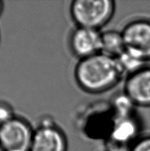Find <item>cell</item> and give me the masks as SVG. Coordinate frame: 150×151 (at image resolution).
Returning a JSON list of instances; mask_svg holds the SVG:
<instances>
[{
    "label": "cell",
    "instance_id": "obj_1",
    "mask_svg": "<svg viewBox=\"0 0 150 151\" xmlns=\"http://www.w3.org/2000/svg\"><path fill=\"white\" fill-rule=\"evenodd\" d=\"M123 74L116 58L99 52L80 59L74 75L83 90L97 93L112 88L119 82Z\"/></svg>",
    "mask_w": 150,
    "mask_h": 151
},
{
    "label": "cell",
    "instance_id": "obj_2",
    "mask_svg": "<svg viewBox=\"0 0 150 151\" xmlns=\"http://www.w3.org/2000/svg\"><path fill=\"white\" fill-rule=\"evenodd\" d=\"M114 11L112 0H74L70 5L71 18L78 27L97 30L111 19Z\"/></svg>",
    "mask_w": 150,
    "mask_h": 151
},
{
    "label": "cell",
    "instance_id": "obj_3",
    "mask_svg": "<svg viewBox=\"0 0 150 151\" xmlns=\"http://www.w3.org/2000/svg\"><path fill=\"white\" fill-rule=\"evenodd\" d=\"M33 134L30 124L15 116L0 125V145L5 151H30Z\"/></svg>",
    "mask_w": 150,
    "mask_h": 151
},
{
    "label": "cell",
    "instance_id": "obj_4",
    "mask_svg": "<svg viewBox=\"0 0 150 151\" xmlns=\"http://www.w3.org/2000/svg\"><path fill=\"white\" fill-rule=\"evenodd\" d=\"M121 33L127 52L145 62L150 60L149 21H132L124 27Z\"/></svg>",
    "mask_w": 150,
    "mask_h": 151
},
{
    "label": "cell",
    "instance_id": "obj_5",
    "mask_svg": "<svg viewBox=\"0 0 150 151\" xmlns=\"http://www.w3.org/2000/svg\"><path fill=\"white\" fill-rule=\"evenodd\" d=\"M68 143L60 129L44 123L34 131L30 151H67Z\"/></svg>",
    "mask_w": 150,
    "mask_h": 151
},
{
    "label": "cell",
    "instance_id": "obj_6",
    "mask_svg": "<svg viewBox=\"0 0 150 151\" xmlns=\"http://www.w3.org/2000/svg\"><path fill=\"white\" fill-rule=\"evenodd\" d=\"M101 34L97 29L77 27L69 39L72 52L80 59L101 52Z\"/></svg>",
    "mask_w": 150,
    "mask_h": 151
},
{
    "label": "cell",
    "instance_id": "obj_7",
    "mask_svg": "<svg viewBox=\"0 0 150 151\" xmlns=\"http://www.w3.org/2000/svg\"><path fill=\"white\" fill-rule=\"evenodd\" d=\"M135 106L150 107V67H144L128 76L124 92Z\"/></svg>",
    "mask_w": 150,
    "mask_h": 151
},
{
    "label": "cell",
    "instance_id": "obj_8",
    "mask_svg": "<svg viewBox=\"0 0 150 151\" xmlns=\"http://www.w3.org/2000/svg\"><path fill=\"white\" fill-rule=\"evenodd\" d=\"M138 125L132 116L118 119V122L112 132V141L120 148L129 147L133 145L137 138Z\"/></svg>",
    "mask_w": 150,
    "mask_h": 151
},
{
    "label": "cell",
    "instance_id": "obj_9",
    "mask_svg": "<svg viewBox=\"0 0 150 151\" xmlns=\"http://www.w3.org/2000/svg\"><path fill=\"white\" fill-rule=\"evenodd\" d=\"M125 50L121 32L111 30L101 34V52L113 58H118Z\"/></svg>",
    "mask_w": 150,
    "mask_h": 151
},
{
    "label": "cell",
    "instance_id": "obj_10",
    "mask_svg": "<svg viewBox=\"0 0 150 151\" xmlns=\"http://www.w3.org/2000/svg\"><path fill=\"white\" fill-rule=\"evenodd\" d=\"M116 59L123 72L128 73V75L145 67L144 64L146 63L131 55L126 50Z\"/></svg>",
    "mask_w": 150,
    "mask_h": 151
},
{
    "label": "cell",
    "instance_id": "obj_11",
    "mask_svg": "<svg viewBox=\"0 0 150 151\" xmlns=\"http://www.w3.org/2000/svg\"><path fill=\"white\" fill-rule=\"evenodd\" d=\"M129 151H150V135L138 138L130 147Z\"/></svg>",
    "mask_w": 150,
    "mask_h": 151
},
{
    "label": "cell",
    "instance_id": "obj_12",
    "mask_svg": "<svg viewBox=\"0 0 150 151\" xmlns=\"http://www.w3.org/2000/svg\"><path fill=\"white\" fill-rule=\"evenodd\" d=\"M15 117L11 107L5 103H0V125Z\"/></svg>",
    "mask_w": 150,
    "mask_h": 151
},
{
    "label": "cell",
    "instance_id": "obj_13",
    "mask_svg": "<svg viewBox=\"0 0 150 151\" xmlns=\"http://www.w3.org/2000/svg\"><path fill=\"white\" fill-rule=\"evenodd\" d=\"M3 9H4V4H3V2L1 1H0V15L1 14Z\"/></svg>",
    "mask_w": 150,
    "mask_h": 151
},
{
    "label": "cell",
    "instance_id": "obj_14",
    "mask_svg": "<svg viewBox=\"0 0 150 151\" xmlns=\"http://www.w3.org/2000/svg\"><path fill=\"white\" fill-rule=\"evenodd\" d=\"M0 151H5L4 150V149H3V148H2V147L1 146V145H0Z\"/></svg>",
    "mask_w": 150,
    "mask_h": 151
}]
</instances>
